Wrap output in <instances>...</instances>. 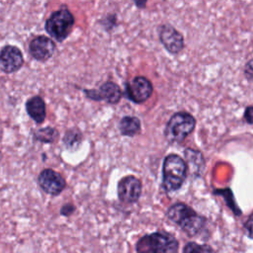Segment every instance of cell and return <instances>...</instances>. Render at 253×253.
Instances as JSON below:
<instances>
[{
    "mask_svg": "<svg viewBox=\"0 0 253 253\" xmlns=\"http://www.w3.org/2000/svg\"><path fill=\"white\" fill-rule=\"evenodd\" d=\"M167 217L176 223L187 235H199L206 226L207 219L198 214L192 208L184 203H176L167 211Z\"/></svg>",
    "mask_w": 253,
    "mask_h": 253,
    "instance_id": "6da1fadb",
    "label": "cell"
},
{
    "mask_svg": "<svg viewBox=\"0 0 253 253\" xmlns=\"http://www.w3.org/2000/svg\"><path fill=\"white\" fill-rule=\"evenodd\" d=\"M136 253H178L179 242L168 232H152L143 235L135 245Z\"/></svg>",
    "mask_w": 253,
    "mask_h": 253,
    "instance_id": "7a4b0ae2",
    "label": "cell"
},
{
    "mask_svg": "<svg viewBox=\"0 0 253 253\" xmlns=\"http://www.w3.org/2000/svg\"><path fill=\"white\" fill-rule=\"evenodd\" d=\"M188 167L183 158L177 154H169L164 158L162 166V185L166 192L179 190L187 177Z\"/></svg>",
    "mask_w": 253,
    "mask_h": 253,
    "instance_id": "3957f363",
    "label": "cell"
},
{
    "mask_svg": "<svg viewBox=\"0 0 253 253\" xmlns=\"http://www.w3.org/2000/svg\"><path fill=\"white\" fill-rule=\"evenodd\" d=\"M196 119L187 112L175 113L168 121L164 134L166 139L173 143H181L195 128Z\"/></svg>",
    "mask_w": 253,
    "mask_h": 253,
    "instance_id": "277c9868",
    "label": "cell"
},
{
    "mask_svg": "<svg viewBox=\"0 0 253 253\" xmlns=\"http://www.w3.org/2000/svg\"><path fill=\"white\" fill-rule=\"evenodd\" d=\"M74 17L66 6L53 12L45 22L44 29L47 34L57 42L64 41L74 25Z\"/></svg>",
    "mask_w": 253,
    "mask_h": 253,
    "instance_id": "5b68a950",
    "label": "cell"
},
{
    "mask_svg": "<svg viewBox=\"0 0 253 253\" xmlns=\"http://www.w3.org/2000/svg\"><path fill=\"white\" fill-rule=\"evenodd\" d=\"M141 182L133 175L122 178L118 184V196L121 202L133 204L138 201L141 195Z\"/></svg>",
    "mask_w": 253,
    "mask_h": 253,
    "instance_id": "8992f818",
    "label": "cell"
},
{
    "mask_svg": "<svg viewBox=\"0 0 253 253\" xmlns=\"http://www.w3.org/2000/svg\"><path fill=\"white\" fill-rule=\"evenodd\" d=\"M126 91L131 101L140 104L149 99L152 95L153 87L147 78L143 76H136L126 83Z\"/></svg>",
    "mask_w": 253,
    "mask_h": 253,
    "instance_id": "52a82bcc",
    "label": "cell"
},
{
    "mask_svg": "<svg viewBox=\"0 0 253 253\" xmlns=\"http://www.w3.org/2000/svg\"><path fill=\"white\" fill-rule=\"evenodd\" d=\"M38 182L42 191L51 196L59 195L66 186L63 177L58 172L49 168L44 169L40 173Z\"/></svg>",
    "mask_w": 253,
    "mask_h": 253,
    "instance_id": "ba28073f",
    "label": "cell"
},
{
    "mask_svg": "<svg viewBox=\"0 0 253 253\" xmlns=\"http://www.w3.org/2000/svg\"><path fill=\"white\" fill-rule=\"evenodd\" d=\"M24 63L22 51L15 45H5L0 50V69L5 73L18 71Z\"/></svg>",
    "mask_w": 253,
    "mask_h": 253,
    "instance_id": "9c48e42d",
    "label": "cell"
},
{
    "mask_svg": "<svg viewBox=\"0 0 253 253\" xmlns=\"http://www.w3.org/2000/svg\"><path fill=\"white\" fill-rule=\"evenodd\" d=\"M159 39L163 46L171 53L176 54L184 47V38L180 32L170 25L159 27Z\"/></svg>",
    "mask_w": 253,
    "mask_h": 253,
    "instance_id": "30bf717a",
    "label": "cell"
},
{
    "mask_svg": "<svg viewBox=\"0 0 253 253\" xmlns=\"http://www.w3.org/2000/svg\"><path fill=\"white\" fill-rule=\"evenodd\" d=\"M86 96L95 101H106L110 104H117L122 98V91L118 84L112 81L103 83L98 90H84Z\"/></svg>",
    "mask_w": 253,
    "mask_h": 253,
    "instance_id": "8fae6325",
    "label": "cell"
},
{
    "mask_svg": "<svg viewBox=\"0 0 253 253\" xmlns=\"http://www.w3.org/2000/svg\"><path fill=\"white\" fill-rule=\"evenodd\" d=\"M29 50L35 59L39 61H46L53 55L55 51V43L51 39L45 36H39L32 40L29 44Z\"/></svg>",
    "mask_w": 253,
    "mask_h": 253,
    "instance_id": "7c38bea8",
    "label": "cell"
},
{
    "mask_svg": "<svg viewBox=\"0 0 253 253\" xmlns=\"http://www.w3.org/2000/svg\"><path fill=\"white\" fill-rule=\"evenodd\" d=\"M26 110L28 115L37 123L42 124L46 116L45 103L41 96H34L26 103Z\"/></svg>",
    "mask_w": 253,
    "mask_h": 253,
    "instance_id": "4fadbf2b",
    "label": "cell"
},
{
    "mask_svg": "<svg viewBox=\"0 0 253 253\" xmlns=\"http://www.w3.org/2000/svg\"><path fill=\"white\" fill-rule=\"evenodd\" d=\"M185 158L187 160L186 164L188 169H191L192 173H200L203 171L205 167V160L203 157V154L199 152L198 150L188 148L185 152Z\"/></svg>",
    "mask_w": 253,
    "mask_h": 253,
    "instance_id": "5bb4252c",
    "label": "cell"
},
{
    "mask_svg": "<svg viewBox=\"0 0 253 253\" xmlns=\"http://www.w3.org/2000/svg\"><path fill=\"white\" fill-rule=\"evenodd\" d=\"M119 128L123 135L133 136L140 131V121L135 117H124L120 121Z\"/></svg>",
    "mask_w": 253,
    "mask_h": 253,
    "instance_id": "9a60e30c",
    "label": "cell"
},
{
    "mask_svg": "<svg viewBox=\"0 0 253 253\" xmlns=\"http://www.w3.org/2000/svg\"><path fill=\"white\" fill-rule=\"evenodd\" d=\"M34 136H35V138L37 140H40L42 142L52 143V142L57 140V138H58V131L55 128L51 127V126H46V127L38 129L35 132Z\"/></svg>",
    "mask_w": 253,
    "mask_h": 253,
    "instance_id": "2e32d148",
    "label": "cell"
},
{
    "mask_svg": "<svg viewBox=\"0 0 253 253\" xmlns=\"http://www.w3.org/2000/svg\"><path fill=\"white\" fill-rule=\"evenodd\" d=\"M82 140V135L81 132L79 130H77L76 128L73 129H69L66 131L65 136H64V144L68 149H76Z\"/></svg>",
    "mask_w": 253,
    "mask_h": 253,
    "instance_id": "e0dca14e",
    "label": "cell"
},
{
    "mask_svg": "<svg viewBox=\"0 0 253 253\" xmlns=\"http://www.w3.org/2000/svg\"><path fill=\"white\" fill-rule=\"evenodd\" d=\"M182 253H216L213 248L209 244H199L191 241L186 243Z\"/></svg>",
    "mask_w": 253,
    "mask_h": 253,
    "instance_id": "ac0fdd59",
    "label": "cell"
},
{
    "mask_svg": "<svg viewBox=\"0 0 253 253\" xmlns=\"http://www.w3.org/2000/svg\"><path fill=\"white\" fill-rule=\"evenodd\" d=\"M214 194L223 195L224 200H226L227 206L231 209V211H233V213H234L235 215H240V214H241V211H240V209L237 207V205L235 204V202H234V200H233V198H232V193L229 191V189L222 190L221 192H220V191H215Z\"/></svg>",
    "mask_w": 253,
    "mask_h": 253,
    "instance_id": "d6986e66",
    "label": "cell"
},
{
    "mask_svg": "<svg viewBox=\"0 0 253 253\" xmlns=\"http://www.w3.org/2000/svg\"><path fill=\"white\" fill-rule=\"evenodd\" d=\"M244 75L249 81L253 82V59L249 60L246 63L244 67Z\"/></svg>",
    "mask_w": 253,
    "mask_h": 253,
    "instance_id": "ffe728a7",
    "label": "cell"
},
{
    "mask_svg": "<svg viewBox=\"0 0 253 253\" xmlns=\"http://www.w3.org/2000/svg\"><path fill=\"white\" fill-rule=\"evenodd\" d=\"M75 211V207L71 204H65L64 206H62V208L60 209V214L64 215V216H69L70 214L73 213V211Z\"/></svg>",
    "mask_w": 253,
    "mask_h": 253,
    "instance_id": "44dd1931",
    "label": "cell"
},
{
    "mask_svg": "<svg viewBox=\"0 0 253 253\" xmlns=\"http://www.w3.org/2000/svg\"><path fill=\"white\" fill-rule=\"evenodd\" d=\"M244 118L248 124H253V106H249L245 109Z\"/></svg>",
    "mask_w": 253,
    "mask_h": 253,
    "instance_id": "7402d4cb",
    "label": "cell"
},
{
    "mask_svg": "<svg viewBox=\"0 0 253 253\" xmlns=\"http://www.w3.org/2000/svg\"><path fill=\"white\" fill-rule=\"evenodd\" d=\"M245 227H246V229H247V231H248V235L251 237V238H253V223H251V222H246L245 223Z\"/></svg>",
    "mask_w": 253,
    "mask_h": 253,
    "instance_id": "603a6c76",
    "label": "cell"
},
{
    "mask_svg": "<svg viewBox=\"0 0 253 253\" xmlns=\"http://www.w3.org/2000/svg\"><path fill=\"white\" fill-rule=\"evenodd\" d=\"M0 159H1V153H0Z\"/></svg>",
    "mask_w": 253,
    "mask_h": 253,
    "instance_id": "cb8c5ba5",
    "label": "cell"
}]
</instances>
